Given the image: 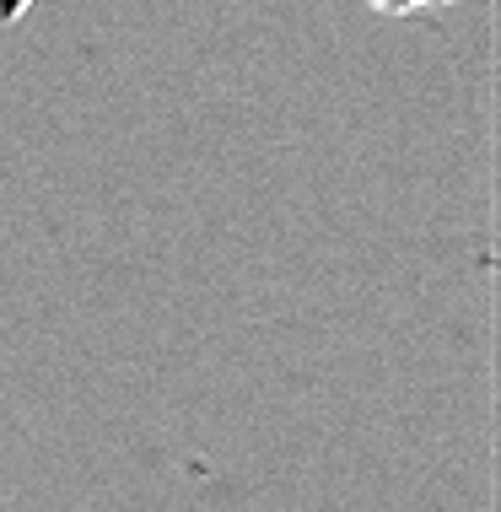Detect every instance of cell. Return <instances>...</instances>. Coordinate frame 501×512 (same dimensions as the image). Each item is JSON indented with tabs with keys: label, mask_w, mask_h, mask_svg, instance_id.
Segmentation results:
<instances>
[{
	"label": "cell",
	"mask_w": 501,
	"mask_h": 512,
	"mask_svg": "<svg viewBox=\"0 0 501 512\" xmlns=\"http://www.w3.org/2000/svg\"><path fill=\"white\" fill-rule=\"evenodd\" d=\"M22 6H27V0H0V22H17Z\"/></svg>",
	"instance_id": "7a4b0ae2"
},
{
	"label": "cell",
	"mask_w": 501,
	"mask_h": 512,
	"mask_svg": "<svg viewBox=\"0 0 501 512\" xmlns=\"http://www.w3.org/2000/svg\"><path fill=\"white\" fill-rule=\"evenodd\" d=\"M372 11H383V17H415V11H437L448 6V0H367Z\"/></svg>",
	"instance_id": "6da1fadb"
}]
</instances>
